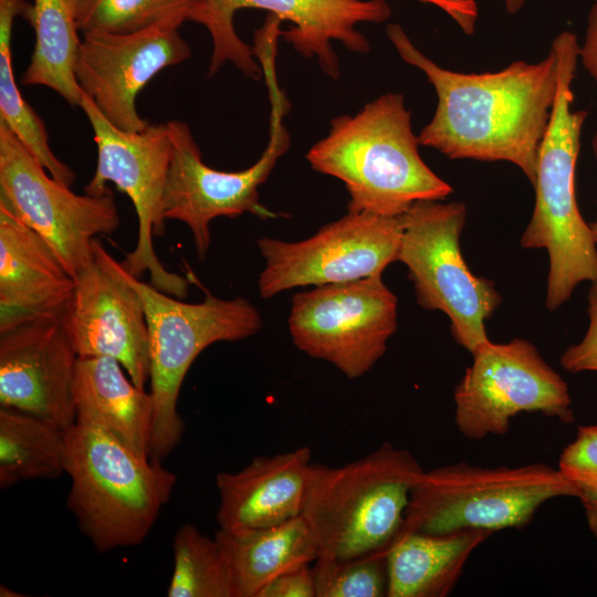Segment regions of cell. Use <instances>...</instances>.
Segmentation results:
<instances>
[{
  "label": "cell",
  "instance_id": "6da1fadb",
  "mask_svg": "<svg viewBox=\"0 0 597 597\" xmlns=\"http://www.w3.org/2000/svg\"><path fill=\"white\" fill-rule=\"evenodd\" d=\"M386 33L401 59L433 85L438 105L418 135L420 145L451 159L504 160L532 185L558 81L555 53L538 63L516 61L492 73L446 70L426 56L398 23Z\"/></svg>",
  "mask_w": 597,
  "mask_h": 597
},
{
  "label": "cell",
  "instance_id": "7a4b0ae2",
  "mask_svg": "<svg viewBox=\"0 0 597 597\" xmlns=\"http://www.w3.org/2000/svg\"><path fill=\"white\" fill-rule=\"evenodd\" d=\"M404 95L386 93L357 114L335 117L306 154L312 168L344 182L348 212L400 217L420 200H442L452 187L421 159Z\"/></svg>",
  "mask_w": 597,
  "mask_h": 597
},
{
  "label": "cell",
  "instance_id": "3957f363",
  "mask_svg": "<svg viewBox=\"0 0 597 597\" xmlns=\"http://www.w3.org/2000/svg\"><path fill=\"white\" fill-rule=\"evenodd\" d=\"M557 59L555 101L537 154L535 206L520 243L525 249H546L549 269L546 307L554 311L568 301L576 286L597 282V245L580 214L575 187L582 127L587 112L572 108V82L579 44L563 31L551 49Z\"/></svg>",
  "mask_w": 597,
  "mask_h": 597
},
{
  "label": "cell",
  "instance_id": "277c9868",
  "mask_svg": "<svg viewBox=\"0 0 597 597\" xmlns=\"http://www.w3.org/2000/svg\"><path fill=\"white\" fill-rule=\"evenodd\" d=\"M65 443L66 506L82 533L102 553L143 543L171 496L176 474L92 425H72Z\"/></svg>",
  "mask_w": 597,
  "mask_h": 597
},
{
  "label": "cell",
  "instance_id": "5b68a950",
  "mask_svg": "<svg viewBox=\"0 0 597 597\" xmlns=\"http://www.w3.org/2000/svg\"><path fill=\"white\" fill-rule=\"evenodd\" d=\"M422 471L409 450L390 442L341 467L312 464L302 515L318 556L343 559L387 552L404 527Z\"/></svg>",
  "mask_w": 597,
  "mask_h": 597
},
{
  "label": "cell",
  "instance_id": "8992f818",
  "mask_svg": "<svg viewBox=\"0 0 597 597\" xmlns=\"http://www.w3.org/2000/svg\"><path fill=\"white\" fill-rule=\"evenodd\" d=\"M117 266L140 296L146 313L154 401L150 458L161 460L180 442L185 430L177 402L195 359L214 343L253 336L262 327V317L244 297L228 300L207 293L200 303H186L143 282L121 262Z\"/></svg>",
  "mask_w": 597,
  "mask_h": 597
},
{
  "label": "cell",
  "instance_id": "52a82bcc",
  "mask_svg": "<svg viewBox=\"0 0 597 597\" xmlns=\"http://www.w3.org/2000/svg\"><path fill=\"white\" fill-rule=\"evenodd\" d=\"M558 468L543 463L479 467L465 462L423 470L412 488L402 530L448 534L527 525L555 498H577Z\"/></svg>",
  "mask_w": 597,
  "mask_h": 597
},
{
  "label": "cell",
  "instance_id": "ba28073f",
  "mask_svg": "<svg viewBox=\"0 0 597 597\" xmlns=\"http://www.w3.org/2000/svg\"><path fill=\"white\" fill-rule=\"evenodd\" d=\"M274 56L273 53H266L260 57L271 102L270 138L260 158L249 168L240 171L211 168L202 161L189 126L180 121L167 122L172 154L163 198L164 217L188 227L199 260H205L209 251L210 223L214 219H233L243 213L261 219L277 217L260 202L259 196V187L290 148L291 140L283 123L290 106L277 85Z\"/></svg>",
  "mask_w": 597,
  "mask_h": 597
},
{
  "label": "cell",
  "instance_id": "9c48e42d",
  "mask_svg": "<svg viewBox=\"0 0 597 597\" xmlns=\"http://www.w3.org/2000/svg\"><path fill=\"white\" fill-rule=\"evenodd\" d=\"M398 261L408 269L418 304L450 321L455 342L471 354L489 339L485 321L502 302L494 283L468 268L460 248L462 202L420 200L401 216Z\"/></svg>",
  "mask_w": 597,
  "mask_h": 597
},
{
  "label": "cell",
  "instance_id": "30bf717a",
  "mask_svg": "<svg viewBox=\"0 0 597 597\" xmlns=\"http://www.w3.org/2000/svg\"><path fill=\"white\" fill-rule=\"evenodd\" d=\"M80 107L97 146L96 169L84 192L103 195L109 189L107 184H114L130 199L137 216L136 245L125 255L122 266L137 277L147 272L155 287L186 297L187 280L168 271L154 248V238L163 237L166 230L163 198L172 154L168 123L127 132L112 125L84 94Z\"/></svg>",
  "mask_w": 597,
  "mask_h": 597
},
{
  "label": "cell",
  "instance_id": "8fae6325",
  "mask_svg": "<svg viewBox=\"0 0 597 597\" xmlns=\"http://www.w3.org/2000/svg\"><path fill=\"white\" fill-rule=\"evenodd\" d=\"M243 8L263 9L291 22L293 27L282 32L285 41L302 55L316 57L332 78L339 76V62L331 42L367 53L369 42L356 27L384 22L391 13L385 0H195L188 20L203 25L211 35L210 75L229 62L249 78L263 76L252 46L239 38L233 24L235 12Z\"/></svg>",
  "mask_w": 597,
  "mask_h": 597
},
{
  "label": "cell",
  "instance_id": "7c38bea8",
  "mask_svg": "<svg viewBox=\"0 0 597 597\" xmlns=\"http://www.w3.org/2000/svg\"><path fill=\"white\" fill-rule=\"evenodd\" d=\"M0 203L35 231L75 277L93 259V242L114 233L121 217L114 195H78L53 178L0 122Z\"/></svg>",
  "mask_w": 597,
  "mask_h": 597
},
{
  "label": "cell",
  "instance_id": "4fadbf2b",
  "mask_svg": "<svg viewBox=\"0 0 597 597\" xmlns=\"http://www.w3.org/2000/svg\"><path fill=\"white\" fill-rule=\"evenodd\" d=\"M454 389V421L471 440L502 436L521 412H540L563 423L575 421L566 381L522 338L486 343Z\"/></svg>",
  "mask_w": 597,
  "mask_h": 597
},
{
  "label": "cell",
  "instance_id": "5bb4252c",
  "mask_svg": "<svg viewBox=\"0 0 597 597\" xmlns=\"http://www.w3.org/2000/svg\"><path fill=\"white\" fill-rule=\"evenodd\" d=\"M397 311L381 275L318 285L293 295L289 331L300 350L356 379L386 353Z\"/></svg>",
  "mask_w": 597,
  "mask_h": 597
},
{
  "label": "cell",
  "instance_id": "9a60e30c",
  "mask_svg": "<svg viewBox=\"0 0 597 597\" xmlns=\"http://www.w3.org/2000/svg\"><path fill=\"white\" fill-rule=\"evenodd\" d=\"M402 231L401 216L347 212L302 241L260 238L256 245L265 262L258 280L260 296L381 275L398 261Z\"/></svg>",
  "mask_w": 597,
  "mask_h": 597
},
{
  "label": "cell",
  "instance_id": "2e32d148",
  "mask_svg": "<svg viewBox=\"0 0 597 597\" xmlns=\"http://www.w3.org/2000/svg\"><path fill=\"white\" fill-rule=\"evenodd\" d=\"M117 262L95 239L93 259L74 277L61 323L77 357L114 358L145 389L150 376L146 313Z\"/></svg>",
  "mask_w": 597,
  "mask_h": 597
},
{
  "label": "cell",
  "instance_id": "e0dca14e",
  "mask_svg": "<svg viewBox=\"0 0 597 597\" xmlns=\"http://www.w3.org/2000/svg\"><path fill=\"white\" fill-rule=\"evenodd\" d=\"M179 27L164 22L133 33H84L75 78L82 93L115 127L139 132L149 125L138 114L136 98L159 71L191 56Z\"/></svg>",
  "mask_w": 597,
  "mask_h": 597
},
{
  "label": "cell",
  "instance_id": "ac0fdd59",
  "mask_svg": "<svg viewBox=\"0 0 597 597\" xmlns=\"http://www.w3.org/2000/svg\"><path fill=\"white\" fill-rule=\"evenodd\" d=\"M77 355L61 317L23 323L0 334V407L44 419L63 430L75 423Z\"/></svg>",
  "mask_w": 597,
  "mask_h": 597
},
{
  "label": "cell",
  "instance_id": "d6986e66",
  "mask_svg": "<svg viewBox=\"0 0 597 597\" xmlns=\"http://www.w3.org/2000/svg\"><path fill=\"white\" fill-rule=\"evenodd\" d=\"M74 285L51 247L0 203V334L61 317Z\"/></svg>",
  "mask_w": 597,
  "mask_h": 597
},
{
  "label": "cell",
  "instance_id": "ffe728a7",
  "mask_svg": "<svg viewBox=\"0 0 597 597\" xmlns=\"http://www.w3.org/2000/svg\"><path fill=\"white\" fill-rule=\"evenodd\" d=\"M311 457V449L301 447L272 457H255L237 472L218 473L219 528H262L301 515Z\"/></svg>",
  "mask_w": 597,
  "mask_h": 597
},
{
  "label": "cell",
  "instance_id": "44dd1931",
  "mask_svg": "<svg viewBox=\"0 0 597 597\" xmlns=\"http://www.w3.org/2000/svg\"><path fill=\"white\" fill-rule=\"evenodd\" d=\"M111 357H77L75 422L98 427L142 458H150L154 401Z\"/></svg>",
  "mask_w": 597,
  "mask_h": 597
},
{
  "label": "cell",
  "instance_id": "7402d4cb",
  "mask_svg": "<svg viewBox=\"0 0 597 597\" xmlns=\"http://www.w3.org/2000/svg\"><path fill=\"white\" fill-rule=\"evenodd\" d=\"M492 532L465 530L427 534L401 530L387 551V597H444L471 554Z\"/></svg>",
  "mask_w": 597,
  "mask_h": 597
},
{
  "label": "cell",
  "instance_id": "603a6c76",
  "mask_svg": "<svg viewBox=\"0 0 597 597\" xmlns=\"http://www.w3.org/2000/svg\"><path fill=\"white\" fill-rule=\"evenodd\" d=\"M214 537L227 556L235 597H256L273 578L311 564L320 555L315 537L302 514L269 527L219 528Z\"/></svg>",
  "mask_w": 597,
  "mask_h": 597
},
{
  "label": "cell",
  "instance_id": "cb8c5ba5",
  "mask_svg": "<svg viewBox=\"0 0 597 597\" xmlns=\"http://www.w3.org/2000/svg\"><path fill=\"white\" fill-rule=\"evenodd\" d=\"M34 29L35 44L21 76L23 85H42L80 106L83 93L75 78L81 45L74 0H34L23 15Z\"/></svg>",
  "mask_w": 597,
  "mask_h": 597
},
{
  "label": "cell",
  "instance_id": "d4e9b609",
  "mask_svg": "<svg viewBox=\"0 0 597 597\" xmlns=\"http://www.w3.org/2000/svg\"><path fill=\"white\" fill-rule=\"evenodd\" d=\"M65 430L36 416L0 407V488L65 473Z\"/></svg>",
  "mask_w": 597,
  "mask_h": 597
},
{
  "label": "cell",
  "instance_id": "484cf974",
  "mask_svg": "<svg viewBox=\"0 0 597 597\" xmlns=\"http://www.w3.org/2000/svg\"><path fill=\"white\" fill-rule=\"evenodd\" d=\"M23 0H0V122L6 124L60 182L71 186L74 171L52 151L41 117L25 102L17 85L11 53L13 20L23 14Z\"/></svg>",
  "mask_w": 597,
  "mask_h": 597
},
{
  "label": "cell",
  "instance_id": "4316f807",
  "mask_svg": "<svg viewBox=\"0 0 597 597\" xmlns=\"http://www.w3.org/2000/svg\"><path fill=\"white\" fill-rule=\"evenodd\" d=\"M169 597H235L227 556L216 540L186 523L172 540Z\"/></svg>",
  "mask_w": 597,
  "mask_h": 597
},
{
  "label": "cell",
  "instance_id": "83f0119b",
  "mask_svg": "<svg viewBox=\"0 0 597 597\" xmlns=\"http://www.w3.org/2000/svg\"><path fill=\"white\" fill-rule=\"evenodd\" d=\"M78 31L133 33L164 22L182 24L195 0H74Z\"/></svg>",
  "mask_w": 597,
  "mask_h": 597
},
{
  "label": "cell",
  "instance_id": "f1b7e54d",
  "mask_svg": "<svg viewBox=\"0 0 597 597\" xmlns=\"http://www.w3.org/2000/svg\"><path fill=\"white\" fill-rule=\"evenodd\" d=\"M313 573L316 597L387 596V552L343 559L318 556Z\"/></svg>",
  "mask_w": 597,
  "mask_h": 597
},
{
  "label": "cell",
  "instance_id": "f546056e",
  "mask_svg": "<svg viewBox=\"0 0 597 597\" xmlns=\"http://www.w3.org/2000/svg\"><path fill=\"white\" fill-rule=\"evenodd\" d=\"M558 470L576 488L587 526L597 540V425L580 426L562 451Z\"/></svg>",
  "mask_w": 597,
  "mask_h": 597
},
{
  "label": "cell",
  "instance_id": "4dcf8cb0",
  "mask_svg": "<svg viewBox=\"0 0 597 597\" xmlns=\"http://www.w3.org/2000/svg\"><path fill=\"white\" fill-rule=\"evenodd\" d=\"M587 298V332L579 343L567 347L559 358L561 366L572 374L597 371V282H591Z\"/></svg>",
  "mask_w": 597,
  "mask_h": 597
},
{
  "label": "cell",
  "instance_id": "1f68e13d",
  "mask_svg": "<svg viewBox=\"0 0 597 597\" xmlns=\"http://www.w3.org/2000/svg\"><path fill=\"white\" fill-rule=\"evenodd\" d=\"M256 597H316L313 567L305 564L280 574Z\"/></svg>",
  "mask_w": 597,
  "mask_h": 597
},
{
  "label": "cell",
  "instance_id": "d6a6232c",
  "mask_svg": "<svg viewBox=\"0 0 597 597\" xmlns=\"http://www.w3.org/2000/svg\"><path fill=\"white\" fill-rule=\"evenodd\" d=\"M579 57L584 67L597 82V0L588 14L584 44L579 46ZM591 149L597 160V132L591 139Z\"/></svg>",
  "mask_w": 597,
  "mask_h": 597
},
{
  "label": "cell",
  "instance_id": "836d02e7",
  "mask_svg": "<svg viewBox=\"0 0 597 597\" xmlns=\"http://www.w3.org/2000/svg\"><path fill=\"white\" fill-rule=\"evenodd\" d=\"M442 10L450 14L462 30L470 34L474 30L478 9L474 0H440Z\"/></svg>",
  "mask_w": 597,
  "mask_h": 597
},
{
  "label": "cell",
  "instance_id": "e575fe53",
  "mask_svg": "<svg viewBox=\"0 0 597 597\" xmlns=\"http://www.w3.org/2000/svg\"><path fill=\"white\" fill-rule=\"evenodd\" d=\"M525 0H505V8L510 14L516 13L524 4Z\"/></svg>",
  "mask_w": 597,
  "mask_h": 597
},
{
  "label": "cell",
  "instance_id": "d590c367",
  "mask_svg": "<svg viewBox=\"0 0 597 597\" xmlns=\"http://www.w3.org/2000/svg\"><path fill=\"white\" fill-rule=\"evenodd\" d=\"M13 589L8 588L7 586L1 585L0 586V596L1 597H12V596H21V594H15Z\"/></svg>",
  "mask_w": 597,
  "mask_h": 597
},
{
  "label": "cell",
  "instance_id": "8d00e7d4",
  "mask_svg": "<svg viewBox=\"0 0 597 597\" xmlns=\"http://www.w3.org/2000/svg\"><path fill=\"white\" fill-rule=\"evenodd\" d=\"M589 227H590L595 243L597 245V217L594 222L589 223Z\"/></svg>",
  "mask_w": 597,
  "mask_h": 597
},
{
  "label": "cell",
  "instance_id": "74e56055",
  "mask_svg": "<svg viewBox=\"0 0 597 597\" xmlns=\"http://www.w3.org/2000/svg\"><path fill=\"white\" fill-rule=\"evenodd\" d=\"M425 1L430 2V0H425Z\"/></svg>",
  "mask_w": 597,
  "mask_h": 597
}]
</instances>
